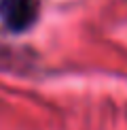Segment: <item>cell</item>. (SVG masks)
<instances>
[{
	"label": "cell",
	"mask_w": 127,
	"mask_h": 130,
	"mask_svg": "<svg viewBox=\"0 0 127 130\" xmlns=\"http://www.w3.org/2000/svg\"><path fill=\"white\" fill-rule=\"evenodd\" d=\"M38 0H0V17L11 30H25L36 19Z\"/></svg>",
	"instance_id": "cell-1"
}]
</instances>
